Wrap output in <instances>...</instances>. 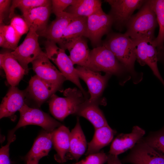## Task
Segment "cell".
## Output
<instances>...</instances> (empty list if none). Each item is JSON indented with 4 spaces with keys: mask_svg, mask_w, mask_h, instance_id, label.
Masks as SVG:
<instances>
[{
    "mask_svg": "<svg viewBox=\"0 0 164 164\" xmlns=\"http://www.w3.org/2000/svg\"><path fill=\"white\" fill-rule=\"evenodd\" d=\"M86 37H80L68 45L66 48L70 53L69 56L73 65L87 68L90 67L91 50Z\"/></svg>",
    "mask_w": 164,
    "mask_h": 164,
    "instance_id": "obj_20",
    "label": "cell"
},
{
    "mask_svg": "<svg viewBox=\"0 0 164 164\" xmlns=\"http://www.w3.org/2000/svg\"><path fill=\"white\" fill-rule=\"evenodd\" d=\"M52 12L56 16L64 12L69 6L75 3L77 0H52Z\"/></svg>",
    "mask_w": 164,
    "mask_h": 164,
    "instance_id": "obj_34",
    "label": "cell"
},
{
    "mask_svg": "<svg viewBox=\"0 0 164 164\" xmlns=\"http://www.w3.org/2000/svg\"><path fill=\"white\" fill-rule=\"evenodd\" d=\"M51 5L50 0H13L10 8L9 17L11 19L15 14V9L18 8L22 14L33 9L40 6Z\"/></svg>",
    "mask_w": 164,
    "mask_h": 164,
    "instance_id": "obj_29",
    "label": "cell"
},
{
    "mask_svg": "<svg viewBox=\"0 0 164 164\" xmlns=\"http://www.w3.org/2000/svg\"><path fill=\"white\" fill-rule=\"evenodd\" d=\"M53 145L52 132L46 131L40 134L25 157L26 161L32 159H40L47 155Z\"/></svg>",
    "mask_w": 164,
    "mask_h": 164,
    "instance_id": "obj_25",
    "label": "cell"
},
{
    "mask_svg": "<svg viewBox=\"0 0 164 164\" xmlns=\"http://www.w3.org/2000/svg\"><path fill=\"white\" fill-rule=\"evenodd\" d=\"M87 17H77L71 21L65 29L58 44L59 47L65 50L67 46L81 37L86 38Z\"/></svg>",
    "mask_w": 164,
    "mask_h": 164,
    "instance_id": "obj_21",
    "label": "cell"
},
{
    "mask_svg": "<svg viewBox=\"0 0 164 164\" xmlns=\"http://www.w3.org/2000/svg\"><path fill=\"white\" fill-rule=\"evenodd\" d=\"M40 159L35 158L28 160L26 161L27 164H38Z\"/></svg>",
    "mask_w": 164,
    "mask_h": 164,
    "instance_id": "obj_40",
    "label": "cell"
},
{
    "mask_svg": "<svg viewBox=\"0 0 164 164\" xmlns=\"http://www.w3.org/2000/svg\"><path fill=\"white\" fill-rule=\"evenodd\" d=\"M39 36L35 30L30 28L23 41L11 52L25 70L26 74L29 72V64L37 58L43 52L39 43Z\"/></svg>",
    "mask_w": 164,
    "mask_h": 164,
    "instance_id": "obj_9",
    "label": "cell"
},
{
    "mask_svg": "<svg viewBox=\"0 0 164 164\" xmlns=\"http://www.w3.org/2000/svg\"><path fill=\"white\" fill-rule=\"evenodd\" d=\"M122 162L132 164H164V156L142 138L131 149Z\"/></svg>",
    "mask_w": 164,
    "mask_h": 164,
    "instance_id": "obj_12",
    "label": "cell"
},
{
    "mask_svg": "<svg viewBox=\"0 0 164 164\" xmlns=\"http://www.w3.org/2000/svg\"><path fill=\"white\" fill-rule=\"evenodd\" d=\"M113 21L111 16L105 13L102 7L87 17L86 38L94 48L102 45L103 36L110 32Z\"/></svg>",
    "mask_w": 164,
    "mask_h": 164,
    "instance_id": "obj_8",
    "label": "cell"
},
{
    "mask_svg": "<svg viewBox=\"0 0 164 164\" xmlns=\"http://www.w3.org/2000/svg\"><path fill=\"white\" fill-rule=\"evenodd\" d=\"M56 44L47 40L45 42V53L47 56L56 65L66 80L75 84L86 97L87 94L80 82L72 62L66 53L65 50L58 46Z\"/></svg>",
    "mask_w": 164,
    "mask_h": 164,
    "instance_id": "obj_5",
    "label": "cell"
},
{
    "mask_svg": "<svg viewBox=\"0 0 164 164\" xmlns=\"http://www.w3.org/2000/svg\"><path fill=\"white\" fill-rule=\"evenodd\" d=\"M11 19L10 25L20 36L28 33L29 28L22 15L15 14Z\"/></svg>",
    "mask_w": 164,
    "mask_h": 164,
    "instance_id": "obj_32",
    "label": "cell"
},
{
    "mask_svg": "<svg viewBox=\"0 0 164 164\" xmlns=\"http://www.w3.org/2000/svg\"><path fill=\"white\" fill-rule=\"evenodd\" d=\"M65 97L55 94L49 99L48 102L52 114L56 119L63 121L69 115L76 114L80 106L87 99L80 90L69 88L63 92Z\"/></svg>",
    "mask_w": 164,
    "mask_h": 164,
    "instance_id": "obj_4",
    "label": "cell"
},
{
    "mask_svg": "<svg viewBox=\"0 0 164 164\" xmlns=\"http://www.w3.org/2000/svg\"><path fill=\"white\" fill-rule=\"evenodd\" d=\"M26 91V102L28 101L39 107L57 91L58 87L50 84L36 75L32 77Z\"/></svg>",
    "mask_w": 164,
    "mask_h": 164,
    "instance_id": "obj_14",
    "label": "cell"
},
{
    "mask_svg": "<svg viewBox=\"0 0 164 164\" xmlns=\"http://www.w3.org/2000/svg\"><path fill=\"white\" fill-rule=\"evenodd\" d=\"M155 12L159 26L158 35L154 40L157 51L164 46V0H149Z\"/></svg>",
    "mask_w": 164,
    "mask_h": 164,
    "instance_id": "obj_28",
    "label": "cell"
},
{
    "mask_svg": "<svg viewBox=\"0 0 164 164\" xmlns=\"http://www.w3.org/2000/svg\"><path fill=\"white\" fill-rule=\"evenodd\" d=\"M19 111L20 114L19 120L16 126L10 131L9 135H14L17 129L29 125H38L48 132H52L62 125L48 114L38 108L30 107L26 104Z\"/></svg>",
    "mask_w": 164,
    "mask_h": 164,
    "instance_id": "obj_6",
    "label": "cell"
},
{
    "mask_svg": "<svg viewBox=\"0 0 164 164\" xmlns=\"http://www.w3.org/2000/svg\"><path fill=\"white\" fill-rule=\"evenodd\" d=\"M101 8V1L100 0H77L64 11L79 17H88Z\"/></svg>",
    "mask_w": 164,
    "mask_h": 164,
    "instance_id": "obj_27",
    "label": "cell"
},
{
    "mask_svg": "<svg viewBox=\"0 0 164 164\" xmlns=\"http://www.w3.org/2000/svg\"><path fill=\"white\" fill-rule=\"evenodd\" d=\"M102 44L108 49L131 73L132 81L135 84L141 81L143 73L136 71L135 69L136 60L133 41L125 33L110 32Z\"/></svg>",
    "mask_w": 164,
    "mask_h": 164,
    "instance_id": "obj_1",
    "label": "cell"
},
{
    "mask_svg": "<svg viewBox=\"0 0 164 164\" xmlns=\"http://www.w3.org/2000/svg\"><path fill=\"white\" fill-rule=\"evenodd\" d=\"M5 43V39L2 28L0 27V46L3 48Z\"/></svg>",
    "mask_w": 164,
    "mask_h": 164,
    "instance_id": "obj_39",
    "label": "cell"
},
{
    "mask_svg": "<svg viewBox=\"0 0 164 164\" xmlns=\"http://www.w3.org/2000/svg\"><path fill=\"white\" fill-rule=\"evenodd\" d=\"M50 60L46 53L43 52L31 63L32 69L41 79L61 89L66 79Z\"/></svg>",
    "mask_w": 164,
    "mask_h": 164,
    "instance_id": "obj_13",
    "label": "cell"
},
{
    "mask_svg": "<svg viewBox=\"0 0 164 164\" xmlns=\"http://www.w3.org/2000/svg\"><path fill=\"white\" fill-rule=\"evenodd\" d=\"M142 139L164 156V126L158 131L151 132Z\"/></svg>",
    "mask_w": 164,
    "mask_h": 164,
    "instance_id": "obj_30",
    "label": "cell"
},
{
    "mask_svg": "<svg viewBox=\"0 0 164 164\" xmlns=\"http://www.w3.org/2000/svg\"><path fill=\"white\" fill-rule=\"evenodd\" d=\"M88 99L80 106L76 114L88 120L95 129L108 125L103 113L98 107L99 104L90 102Z\"/></svg>",
    "mask_w": 164,
    "mask_h": 164,
    "instance_id": "obj_23",
    "label": "cell"
},
{
    "mask_svg": "<svg viewBox=\"0 0 164 164\" xmlns=\"http://www.w3.org/2000/svg\"><path fill=\"white\" fill-rule=\"evenodd\" d=\"M75 69L79 78L83 80L87 86L90 95L88 101L91 103L103 104L99 99L111 75L108 73L102 75L98 72L79 66Z\"/></svg>",
    "mask_w": 164,
    "mask_h": 164,
    "instance_id": "obj_11",
    "label": "cell"
},
{
    "mask_svg": "<svg viewBox=\"0 0 164 164\" xmlns=\"http://www.w3.org/2000/svg\"><path fill=\"white\" fill-rule=\"evenodd\" d=\"M158 25L155 14L149 0H147L128 21L125 33L132 39L147 38L154 40L155 31Z\"/></svg>",
    "mask_w": 164,
    "mask_h": 164,
    "instance_id": "obj_3",
    "label": "cell"
},
{
    "mask_svg": "<svg viewBox=\"0 0 164 164\" xmlns=\"http://www.w3.org/2000/svg\"><path fill=\"white\" fill-rule=\"evenodd\" d=\"M108 155L103 152L88 155L84 159L75 164H104L107 162Z\"/></svg>",
    "mask_w": 164,
    "mask_h": 164,
    "instance_id": "obj_33",
    "label": "cell"
},
{
    "mask_svg": "<svg viewBox=\"0 0 164 164\" xmlns=\"http://www.w3.org/2000/svg\"><path fill=\"white\" fill-rule=\"evenodd\" d=\"M7 144L0 149V164H10L9 159V147L10 144L15 139V135L9 136Z\"/></svg>",
    "mask_w": 164,
    "mask_h": 164,
    "instance_id": "obj_35",
    "label": "cell"
},
{
    "mask_svg": "<svg viewBox=\"0 0 164 164\" xmlns=\"http://www.w3.org/2000/svg\"><path fill=\"white\" fill-rule=\"evenodd\" d=\"M77 17L79 16L65 11L59 14L41 36L47 40L58 44L67 26Z\"/></svg>",
    "mask_w": 164,
    "mask_h": 164,
    "instance_id": "obj_19",
    "label": "cell"
},
{
    "mask_svg": "<svg viewBox=\"0 0 164 164\" xmlns=\"http://www.w3.org/2000/svg\"><path fill=\"white\" fill-rule=\"evenodd\" d=\"M116 133L109 125L95 129L92 140L88 144L86 155L99 152L101 149L111 141Z\"/></svg>",
    "mask_w": 164,
    "mask_h": 164,
    "instance_id": "obj_24",
    "label": "cell"
},
{
    "mask_svg": "<svg viewBox=\"0 0 164 164\" xmlns=\"http://www.w3.org/2000/svg\"><path fill=\"white\" fill-rule=\"evenodd\" d=\"M0 66L4 70L7 82L11 86H17L26 74L25 70L11 52L0 54Z\"/></svg>",
    "mask_w": 164,
    "mask_h": 164,
    "instance_id": "obj_17",
    "label": "cell"
},
{
    "mask_svg": "<svg viewBox=\"0 0 164 164\" xmlns=\"http://www.w3.org/2000/svg\"><path fill=\"white\" fill-rule=\"evenodd\" d=\"M132 40L137 61L142 66H148L164 87V80L158 67V53L154 40L144 38Z\"/></svg>",
    "mask_w": 164,
    "mask_h": 164,
    "instance_id": "obj_10",
    "label": "cell"
},
{
    "mask_svg": "<svg viewBox=\"0 0 164 164\" xmlns=\"http://www.w3.org/2000/svg\"><path fill=\"white\" fill-rule=\"evenodd\" d=\"M12 1L0 0V24L3 23L6 13L9 11Z\"/></svg>",
    "mask_w": 164,
    "mask_h": 164,
    "instance_id": "obj_36",
    "label": "cell"
},
{
    "mask_svg": "<svg viewBox=\"0 0 164 164\" xmlns=\"http://www.w3.org/2000/svg\"><path fill=\"white\" fill-rule=\"evenodd\" d=\"M0 27L2 29L5 39L3 48L14 50L18 47V44L21 37L10 25L0 24Z\"/></svg>",
    "mask_w": 164,
    "mask_h": 164,
    "instance_id": "obj_31",
    "label": "cell"
},
{
    "mask_svg": "<svg viewBox=\"0 0 164 164\" xmlns=\"http://www.w3.org/2000/svg\"><path fill=\"white\" fill-rule=\"evenodd\" d=\"M52 12L51 5L36 7L23 13L22 16L30 28L36 30L40 36L46 29Z\"/></svg>",
    "mask_w": 164,
    "mask_h": 164,
    "instance_id": "obj_18",
    "label": "cell"
},
{
    "mask_svg": "<svg viewBox=\"0 0 164 164\" xmlns=\"http://www.w3.org/2000/svg\"><path fill=\"white\" fill-rule=\"evenodd\" d=\"M26 91L11 86L0 106V118L10 117L26 104Z\"/></svg>",
    "mask_w": 164,
    "mask_h": 164,
    "instance_id": "obj_15",
    "label": "cell"
},
{
    "mask_svg": "<svg viewBox=\"0 0 164 164\" xmlns=\"http://www.w3.org/2000/svg\"><path fill=\"white\" fill-rule=\"evenodd\" d=\"M87 147L86 138L77 118L75 127L70 132L69 152L71 159L77 161L84 153Z\"/></svg>",
    "mask_w": 164,
    "mask_h": 164,
    "instance_id": "obj_26",
    "label": "cell"
},
{
    "mask_svg": "<svg viewBox=\"0 0 164 164\" xmlns=\"http://www.w3.org/2000/svg\"><path fill=\"white\" fill-rule=\"evenodd\" d=\"M89 69L114 75L117 77L122 85L130 80H132L133 77L130 72L111 51L102 44L91 50Z\"/></svg>",
    "mask_w": 164,
    "mask_h": 164,
    "instance_id": "obj_2",
    "label": "cell"
},
{
    "mask_svg": "<svg viewBox=\"0 0 164 164\" xmlns=\"http://www.w3.org/2000/svg\"><path fill=\"white\" fill-rule=\"evenodd\" d=\"M157 53L158 61L164 66V46L161 49L157 51Z\"/></svg>",
    "mask_w": 164,
    "mask_h": 164,
    "instance_id": "obj_38",
    "label": "cell"
},
{
    "mask_svg": "<svg viewBox=\"0 0 164 164\" xmlns=\"http://www.w3.org/2000/svg\"><path fill=\"white\" fill-rule=\"evenodd\" d=\"M145 134V130L136 125L133 127L131 132L119 134L112 142L109 154L118 156L131 149L143 137Z\"/></svg>",
    "mask_w": 164,
    "mask_h": 164,
    "instance_id": "obj_16",
    "label": "cell"
},
{
    "mask_svg": "<svg viewBox=\"0 0 164 164\" xmlns=\"http://www.w3.org/2000/svg\"><path fill=\"white\" fill-rule=\"evenodd\" d=\"M70 137L69 129L63 125L52 132L53 145L57 152L54 158L59 163L66 160V155L70 151Z\"/></svg>",
    "mask_w": 164,
    "mask_h": 164,
    "instance_id": "obj_22",
    "label": "cell"
},
{
    "mask_svg": "<svg viewBox=\"0 0 164 164\" xmlns=\"http://www.w3.org/2000/svg\"><path fill=\"white\" fill-rule=\"evenodd\" d=\"M111 7L108 14L112 19L113 26L121 31L133 15L134 12L139 9L145 0H106Z\"/></svg>",
    "mask_w": 164,
    "mask_h": 164,
    "instance_id": "obj_7",
    "label": "cell"
},
{
    "mask_svg": "<svg viewBox=\"0 0 164 164\" xmlns=\"http://www.w3.org/2000/svg\"><path fill=\"white\" fill-rule=\"evenodd\" d=\"M107 164H123L118 156L109 154Z\"/></svg>",
    "mask_w": 164,
    "mask_h": 164,
    "instance_id": "obj_37",
    "label": "cell"
}]
</instances>
